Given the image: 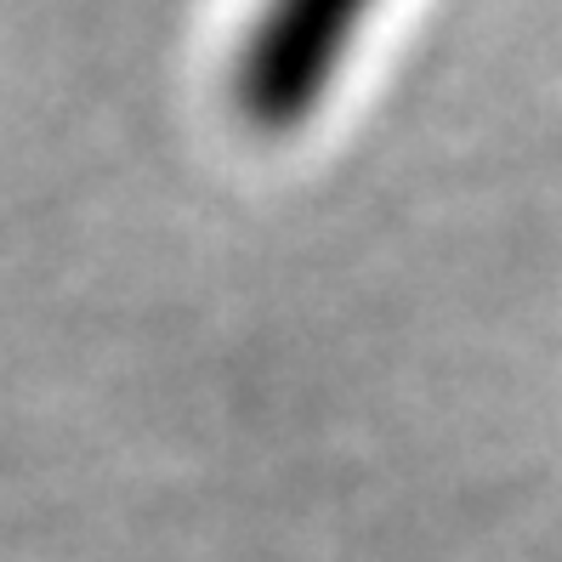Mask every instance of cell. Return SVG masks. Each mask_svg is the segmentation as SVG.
<instances>
[{"label": "cell", "mask_w": 562, "mask_h": 562, "mask_svg": "<svg viewBox=\"0 0 562 562\" xmlns=\"http://www.w3.org/2000/svg\"><path fill=\"white\" fill-rule=\"evenodd\" d=\"M363 7L370 0H268L239 52V114L268 137L302 125L336 80Z\"/></svg>", "instance_id": "6da1fadb"}]
</instances>
